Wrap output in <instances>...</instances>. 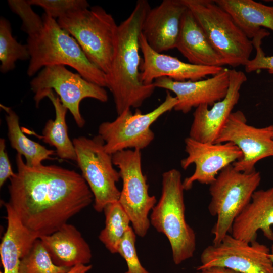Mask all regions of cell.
I'll list each match as a JSON object with an SVG mask.
<instances>
[{"label": "cell", "mask_w": 273, "mask_h": 273, "mask_svg": "<svg viewBox=\"0 0 273 273\" xmlns=\"http://www.w3.org/2000/svg\"><path fill=\"white\" fill-rule=\"evenodd\" d=\"M15 160L8 203L39 238L58 230L93 202L88 185L76 171L56 165L29 167L18 153Z\"/></svg>", "instance_id": "cell-1"}, {"label": "cell", "mask_w": 273, "mask_h": 273, "mask_svg": "<svg viewBox=\"0 0 273 273\" xmlns=\"http://www.w3.org/2000/svg\"><path fill=\"white\" fill-rule=\"evenodd\" d=\"M151 9L147 0H139L129 16L118 25L110 70L106 75L107 87L112 94L118 115L137 108L153 93V83L141 80L140 37L147 14Z\"/></svg>", "instance_id": "cell-2"}, {"label": "cell", "mask_w": 273, "mask_h": 273, "mask_svg": "<svg viewBox=\"0 0 273 273\" xmlns=\"http://www.w3.org/2000/svg\"><path fill=\"white\" fill-rule=\"evenodd\" d=\"M41 17L42 28L27 39L30 57L27 75L32 77L47 66L67 65L89 82L107 87L106 75L88 59L76 40L57 20L45 13Z\"/></svg>", "instance_id": "cell-3"}, {"label": "cell", "mask_w": 273, "mask_h": 273, "mask_svg": "<svg viewBox=\"0 0 273 273\" xmlns=\"http://www.w3.org/2000/svg\"><path fill=\"white\" fill-rule=\"evenodd\" d=\"M184 191L179 171L164 172L161 195L150 218V224L168 239L176 265L192 258L196 247L195 233L186 220Z\"/></svg>", "instance_id": "cell-4"}, {"label": "cell", "mask_w": 273, "mask_h": 273, "mask_svg": "<svg viewBox=\"0 0 273 273\" xmlns=\"http://www.w3.org/2000/svg\"><path fill=\"white\" fill-rule=\"evenodd\" d=\"M71 35L88 59L107 75L114 55L118 25L99 6L70 12L57 20Z\"/></svg>", "instance_id": "cell-5"}, {"label": "cell", "mask_w": 273, "mask_h": 273, "mask_svg": "<svg viewBox=\"0 0 273 273\" xmlns=\"http://www.w3.org/2000/svg\"><path fill=\"white\" fill-rule=\"evenodd\" d=\"M261 178L256 170L242 172L232 164L222 169L209 185L208 211L217 218L211 230L212 244H218L231 232L234 221L251 201Z\"/></svg>", "instance_id": "cell-6"}, {"label": "cell", "mask_w": 273, "mask_h": 273, "mask_svg": "<svg viewBox=\"0 0 273 273\" xmlns=\"http://www.w3.org/2000/svg\"><path fill=\"white\" fill-rule=\"evenodd\" d=\"M182 1L225 64L233 67L245 66L250 59L254 47L232 16L214 1Z\"/></svg>", "instance_id": "cell-7"}, {"label": "cell", "mask_w": 273, "mask_h": 273, "mask_svg": "<svg viewBox=\"0 0 273 273\" xmlns=\"http://www.w3.org/2000/svg\"><path fill=\"white\" fill-rule=\"evenodd\" d=\"M72 141L81 175L94 196V208L101 212L108 204L119 200V171L114 168L112 155L105 151V142L99 135L93 138L80 136Z\"/></svg>", "instance_id": "cell-8"}, {"label": "cell", "mask_w": 273, "mask_h": 273, "mask_svg": "<svg viewBox=\"0 0 273 273\" xmlns=\"http://www.w3.org/2000/svg\"><path fill=\"white\" fill-rule=\"evenodd\" d=\"M30 84L34 94L36 107H39L46 93L52 90L59 96L62 104L71 113L79 128H82L85 123L80 111V104L82 100L90 98L101 102H106L108 100L104 87L89 82L64 65L43 68L31 80Z\"/></svg>", "instance_id": "cell-9"}, {"label": "cell", "mask_w": 273, "mask_h": 273, "mask_svg": "<svg viewBox=\"0 0 273 273\" xmlns=\"http://www.w3.org/2000/svg\"><path fill=\"white\" fill-rule=\"evenodd\" d=\"M112 155L122 180L118 201L128 216L136 235L144 237L150 225L149 214L157 200L149 193V186L142 169L141 150H124Z\"/></svg>", "instance_id": "cell-10"}, {"label": "cell", "mask_w": 273, "mask_h": 273, "mask_svg": "<svg viewBox=\"0 0 273 273\" xmlns=\"http://www.w3.org/2000/svg\"><path fill=\"white\" fill-rule=\"evenodd\" d=\"M178 100L167 91L164 101L152 111L142 114L136 109L132 114L127 109L111 122L101 123L98 135L104 141L105 151L113 154L127 149L141 150L153 141L154 133L151 125L164 113L174 109Z\"/></svg>", "instance_id": "cell-11"}, {"label": "cell", "mask_w": 273, "mask_h": 273, "mask_svg": "<svg viewBox=\"0 0 273 273\" xmlns=\"http://www.w3.org/2000/svg\"><path fill=\"white\" fill-rule=\"evenodd\" d=\"M269 254L266 245L256 240L248 243L228 234L218 244L203 250L197 270L221 267L241 273H273Z\"/></svg>", "instance_id": "cell-12"}, {"label": "cell", "mask_w": 273, "mask_h": 273, "mask_svg": "<svg viewBox=\"0 0 273 273\" xmlns=\"http://www.w3.org/2000/svg\"><path fill=\"white\" fill-rule=\"evenodd\" d=\"M226 142L232 143L242 153V157L232 164L234 168L251 173L258 161L273 157V125L261 128L250 125L243 112H233L215 142Z\"/></svg>", "instance_id": "cell-13"}, {"label": "cell", "mask_w": 273, "mask_h": 273, "mask_svg": "<svg viewBox=\"0 0 273 273\" xmlns=\"http://www.w3.org/2000/svg\"><path fill=\"white\" fill-rule=\"evenodd\" d=\"M187 156L180 161V166L187 169L194 164L192 175L183 181L184 190L191 189L196 181L210 185L219 173L242 157V153L231 142L208 143L197 141L187 137L185 140Z\"/></svg>", "instance_id": "cell-14"}, {"label": "cell", "mask_w": 273, "mask_h": 273, "mask_svg": "<svg viewBox=\"0 0 273 273\" xmlns=\"http://www.w3.org/2000/svg\"><path fill=\"white\" fill-rule=\"evenodd\" d=\"M229 87L225 97L209 109L207 105L196 108L189 137L200 142L215 143L240 98V90L247 81L245 74L235 69L229 70Z\"/></svg>", "instance_id": "cell-15"}, {"label": "cell", "mask_w": 273, "mask_h": 273, "mask_svg": "<svg viewBox=\"0 0 273 273\" xmlns=\"http://www.w3.org/2000/svg\"><path fill=\"white\" fill-rule=\"evenodd\" d=\"M140 47L143 56L141 80L145 85L152 84L156 79L161 77H167L176 81L200 80L208 75L214 76L224 68L186 63L177 58L157 52L149 46L142 33Z\"/></svg>", "instance_id": "cell-16"}, {"label": "cell", "mask_w": 273, "mask_h": 273, "mask_svg": "<svg viewBox=\"0 0 273 273\" xmlns=\"http://www.w3.org/2000/svg\"><path fill=\"white\" fill-rule=\"evenodd\" d=\"M229 70L223 68L219 73L206 79L176 81L167 77L156 79L153 84L174 93L178 103L175 111L186 114L193 108L202 105L213 106L223 99L229 87Z\"/></svg>", "instance_id": "cell-17"}, {"label": "cell", "mask_w": 273, "mask_h": 273, "mask_svg": "<svg viewBox=\"0 0 273 273\" xmlns=\"http://www.w3.org/2000/svg\"><path fill=\"white\" fill-rule=\"evenodd\" d=\"M187 9L182 0H164L149 10L142 33L153 50L161 53L176 48L181 19Z\"/></svg>", "instance_id": "cell-18"}, {"label": "cell", "mask_w": 273, "mask_h": 273, "mask_svg": "<svg viewBox=\"0 0 273 273\" xmlns=\"http://www.w3.org/2000/svg\"><path fill=\"white\" fill-rule=\"evenodd\" d=\"M273 186L256 190L251 201L236 218L231 233L236 238L251 243L256 240L261 231L273 242Z\"/></svg>", "instance_id": "cell-19"}, {"label": "cell", "mask_w": 273, "mask_h": 273, "mask_svg": "<svg viewBox=\"0 0 273 273\" xmlns=\"http://www.w3.org/2000/svg\"><path fill=\"white\" fill-rule=\"evenodd\" d=\"M39 239L57 266L71 268L88 264L92 257L88 244L72 224H65L53 233Z\"/></svg>", "instance_id": "cell-20"}, {"label": "cell", "mask_w": 273, "mask_h": 273, "mask_svg": "<svg viewBox=\"0 0 273 273\" xmlns=\"http://www.w3.org/2000/svg\"><path fill=\"white\" fill-rule=\"evenodd\" d=\"M175 48L192 64L213 67L226 65L188 8L181 19Z\"/></svg>", "instance_id": "cell-21"}, {"label": "cell", "mask_w": 273, "mask_h": 273, "mask_svg": "<svg viewBox=\"0 0 273 273\" xmlns=\"http://www.w3.org/2000/svg\"><path fill=\"white\" fill-rule=\"evenodd\" d=\"M7 221L6 231L0 245V256L3 271L19 273L21 259L29 252L39 236L22 223L8 202H3Z\"/></svg>", "instance_id": "cell-22"}, {"label": "cell", "mask_w": 273, "mask_h": 273, "mask_svg": "<svg viewBox=\"0 0 273 273\" xmlns=\"http://www.w3.org/2000/svg\"><path fill=\"white\" fill-rule=\"evenodd\" d=\"M226 11L249 39L253 38L262 28L273 31V6L253 0H215Z\"/></svg>", "instance_id": "cell-23"}, {"label": "cell", "mask_w": 273, "mask_h": 273, "mask_svg": "<svg viewBox=\"0 0 273 273\" xmlns=\"http://www.w3.org/2000/svg\"><path fill=\"white\" fill-rule=\"evenodd\" d=\"M44 97L51 101L55 111V118L46 122L42 132L43 141L56 148L59 158L76 162L75 149L73 141L69 138L66 122L68 109L53 90H48Z\"/></svg>", "instance_id": "cell-24"}, {"label": "cell", "mask_w": 273, "mask_h": 273, "mask_svg": "<svg viewBox=\"0 0 273 273\" xmlns=\"http://www.w3.org/2000/svg\"><path fill=\"white\" fill-rule=\"evenodd\" d=\"M0 107L6 113L8 138L11 146L25 158L26 164L29 167H37L42 165L45 160L50 159L54 151L29 139L21 129L16 113L11 108L3 104Z\"/></svg>", "instance_id": "cell-25"}, {"label": "cell", "mask_w": 273, "mask_h": 273, "mask_svg": "<svg viewBox=\"0 0 273 273\" xmlns=\"http://www.w3.org/2000/svg\"><path fill=\"white\" fill-rule=\"evenodd\" d=\"M103 211L105 226L99 239L111 253H118L120 243L131 227L130 220L118 201L108 204Z\"/></svg>", "instance_id": "cell-26"}, {"label": "cell", "mask_w": 273, "mask_h": 273, "mask_svg": "<svg viewBox=\"0 0 273 273\" xmlns=\"http://www.w3.org/2000/svg\"><path fill=\"white\" fill-rule=\"evenodd\" d=\"M27 44L19 43L13 36L10 22L0 18V71L6 73L13 70L17 60L30 59Z\"/></svg>", "instance_id": "cell-27"}, {"label": "cell", "mask_w": 273, "mask_h": 273, "mask_svg": "<svg viewBox=\"0 0 273 273\" xmlns=\"http://www.w3.org/2000/svg\"><path fill=\"white\" fill-rule=\"evenodd\" d=\"M70 268L56 265L38 238L21 259L19 273H64Z\"/></svg>", "instance_id": "cell-28"}, {"label": "cell", "mask_w": 273, "mask_h": 273, "mask_svg": "<svg viewBox=\"0 0 273 273\" xmlns=\"http://www.w3.org/2000/svg\"><path fill=\"white\" fill-rule=\"evenodd\" d=\"M8 4L11 10L21 19V30L28 36L36 34L41 29L42 18L33 11L28 0H8Z\"/></svg>", "instance_id": "cell-29"}, {"label": "cell", "mask_w": 273, "mask_h": 273, "mask_svg": "<svg viewBox=\"0 0 273 273\" xmlns=\"http://www.w3.org/2000/svg\"><path fill=\"white\" fill-rule=\"evenodd\" d=\"M28 2L32 6L42 8L46 15L55 20L70 12L89 8L88 3L85 0H28Z\"/></svg>", "instance_id": "cell-30"}, {"label": "cell", "mask_w": 273, "mask_h": 273, "mask_svg": "<svg viewBox=\"0 0 273 273\" xmlns=\"http://www.w3.org/2000/svg\"><path fill=\"white\" fill-rule=\"evenodd\" d=\"M135 233L130 227L124 236L118 253L125 260L127 270L125 273H150L142 265L135 248Z\"/></svg>", "instance_id": "cell-31"}, {"label": "cell", "mask_w": 273, "mask_h": 273, "mask_svg": "<svg viewBox=\"0 0 273 273\" xmlns=\"http://www.w3.org/2000/svg\"><path fill=\"white\" fill-rule=\"evenodd\" d=\"M269 35V32L264 29L251 39L254 48L256 50V56L250 59L246 64L245 70L250 73L261 69H267L270 74H273V56H266L261 45L262 40Z\"/></svg>", "instance_id": "cell-32"}, {"label": "cell", "mask_w": 273, "mask_h": 273, "mask_svg": "<svg viewBox=\"0 0 273 273\" xmlns=\"http://www.w3.org/2000/svg\"><path fill=\"white\" fill-rule=\"evenodd\" d=\"M15 173L12 170L7 151L5 140L0 139V187H2L7 179L12 177Z\"/></svg>", "instance_id": "cell-33"}, {"label": "cell", "mask_w": 273, "mask_h": 273, "mask_svg": "<svg viewBox=\"0 0 273 273\" xmlns=\"http://www.w3.org/2000/svg\"><path fill=\"white\" fill-rule=\"evenodd\" d=\"M196 273H241L231 269L221 267H213L206 269L198 270Z\"/></svg>", "instance_id": "cell-34"}, {"label": "cell", "mask_w": 273, "mask_h": 273, "mask_svg": "<svg viewBox=\"0 0 273 273\" xmlns=\"http://www.w3.org/2000/svg\"><path fill=\"white\" fill-rule=\"evenodd\" d=\"M92 268L90 264H80L70 268L64 273H87Z\"/></svg>", "instance_id": "cell-35"}, {"label": "cell", "mask_w": 273, "mask_h": 273, "mask_svg": "<svg viewBox=\"0 0 273 273\" xmlns=\"http://www.w3.org/2000/svg\"><path fill=\"white\" fill-rule=\"evenodd\" d=\"M270 258L273 263V244H272L270 248V254H269Z\"/></svg>", "instance_id": "cell-36"}]
</instances>
